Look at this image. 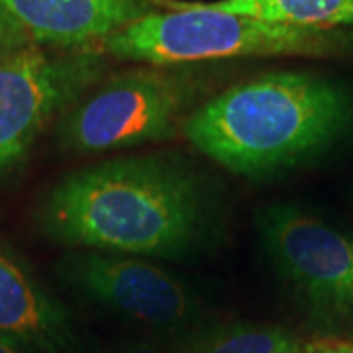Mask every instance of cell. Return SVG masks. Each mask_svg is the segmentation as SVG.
Instances as JSON below:
<instances>
[{"label": "cell", "instance_id": "cell-1", "mask_svg": "<svg viewBox=\"0 0 353 353\" xmlns=\"http://www.w3.org/2000/svg\"><path fill=\"white\" fill-rule=\"evenodd\" d=\"M202 190L189 169L165 157H116L83 167L51 190L43 226L87 252L179 255L196 240Z\"/></svg>", "mask_w": 353, "mask_h": 353}, {"label": "cell", "instance_id": "cell-2", "mask_svg": "<svg viewBox=\"0 0 353 353\" xmlns=\"http://www.w3.org/2000/svg\"><path fill=\"white\" fill-rule=\"evenodd\" d=\"M353 126V97L308 71H273L216 92L185 120L192 148L243 176L277 173L328 150Z\"/></svg>", "mask_w": 353, "mask_h": 353}, {"label": "cell", "instance_id": "cell-3", "mask_svg": "<svg viewBox=\"0 0 353 353\" xmlns=\"http://www.w3.org/2000/svg\"><path fill=\"white\" fill-rule=\"evenodd\" d=\"M99 50L118 61L159 67L279 55L326 57L353 51V32L275 24L214 10L204 2L171 0L169 10L139 18Z\"/></svg>", "mask_w": 353, "mask_h": 353}, {"label": "cell", "instance_id": "cell-4", "mask_svg": "<svg viewBox=\"0 0 353 353\" xmlns=\"http://www.w3.org/2000/svg\"><path fill=\"white\" fill-rule=\"evenodd\" d=\"M214 79L181 67L139 65L102 79L61 116L59 139L77 153L128 150L181 134L212 97Z\"/></svg>", "mask_w": 353, "mask_h": 353}, {"label": "cell", "instance_id": "cell-5", "mask_svg": "<svg viewBox=\"0 0 353 353\" xmlns=\"http://www.w3.org/2000/svg\"><path fill=\"white\" fill-rule=\"evenodd\" d=\"M101 50L28 48L0 57V171L24 159L43 128L106 77Z\"/></svg>", "mask_w": 353, "mask_h": 353}, {"label": "cell", "instance_id": "cell-6", "mask_svg": "<svg viewBox=\"0 0 353 353\" xmlns=\"http://www.w3.org/2000/svg\"><path fill=\"white\" fill-rule=\"evenodd\" d=\"M259 226L267 253L312 320L353 330V238L289 204L267 208Z\"/></svg>", "mask_w": 353, "mask_h": 353}, {"label": "cell", "instance_id": "cell-7", "mask_svg": "<svg viewBox=\"0 0 353 353\" xmlns=\"http://www.w3.org/2000/svg\"><path fill=\"white\" fill-rule=\"evenodd\" d=\"M67 277L87 299L163 338L179 340V347L208 326L196 294L148 257L85 250L67 261Z\"/></svg>", "mask_w": 353, "mask_h": 353}, {"label": "cell", "instance_id": "cell-8", "mask_svg": "<svg viewBox=\"0 0 353 353\" xmlns=\"http://www.w3.org/2000/svg\"><path fill=\"white\" fill-rule=\"evenodd\" d=\"M38 48L99 50L139 18L169 10L171 0H0Z\"/></svg>", "mask_w": 353, "mask_h": 353}, {"label": "cell", "instance_id": "cell-9", "mask_svg": "<svg viewBox=\"0 0 353 353\" xmlns=\"http://www.w3.org/2000/svg\"><path fill=\"white\" fill-rule=\"evenodd\" d=\"M0 334L36 353L81 352L67 308L2 250Z\"/></svg>", "mask_w": 353, "mask_h": 353}, {"label": "cell", "instance_id": "cell-10", "mask_svg": "<svg viewBox=\"0 0 353 353\" xmlns=\"http://www.w3.org/2000/svg\"><path fill=\"white\" fill-rule=\"evenodd\" d=\"M204 4L222 12L308 30L353 28V0H216Z\"/></svg>", "mask_w": 353, "mask_h": 353}, {"label": "cell", "instance_id": "cell-11", "mask_svg": "<svg viewBox=\"0 0 353 353\" xmlns=\"http://www.w3.org/2000/svg\"><path fill=\"white\" fill-rule=\"evenodd\" d=\"M301 343L289 330L234 322L208 324L190 338L181 353H296Z\"/></svg>", "mask_w": 353, "mask_h": 353}, {"label": "cell", "instance_id": "cell-12", "mask_svg": "<svg viewBox=\"0 0 353 353\" xmlns=\"http://www.w3.org/2000/svg\"><path fill=\"white\" fill-rule=\"evenodd\" d=\"M28 48H34V41L30 39L20 22L0 2V57H8Z\"/></svg>", "mask_w": 353, "mask_h": 353}, {"label": "cell", "instance_id": "cell-13", "mask_svg": "<svg viewBox=\"0 0 353 353\" xmlns=\"http://www.w3.org/2000/svg\"><path fill=\"white\" fill-rule=\"evenodd\" d=\"M296 353H353V341L324 340L301 345Z\"/></svg>", "mask_w": 353, "mask_h": 353}, {"label": "cell", "instance_id": "cell-14", "mask_svg": "<svg viewBox=\"0 0 353 353\" xmlns=\"http://www.w3.org/2000/svg\"><path fill=\"white\" fill-rule=\"evenodd\" d=\"M118 353H181L173 352V350H165L159 345H152V343H128Z\"/></svg>", "mask_w": 353, "mask_h": 353}, {"label": "cell", "instance_id": "cell-15", "mask_svg": "<svg viewBox=\"0 0 353 353\" xmlns=\"http://www.w3.org/2000/svg\"><path fill=\"white\" fill-rule=\"evenodd\" d=\"M0 353H20V345L0 334Z\"/></svg>", "mask_w": 353, "mask_h": 353}]
</instances>
